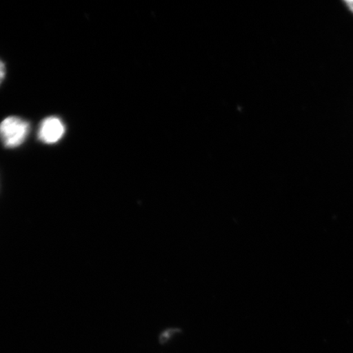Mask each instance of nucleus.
Returning <instances> with one entry per match:
<instances>
[{
	"label": "nucleus",
	"mask_w": 353,
	"mask_h": 353,
	"mask_svg": "<svg viewBox=\"0 0 353 353\" xmlns=\"http://www.w3.org/2000/svg\"><path fill=\"white\" fill-rule=\"evenodd\" d=\"M6 66H4V64L0 61V83L2 82L4 77H6Z\"/></svg>",
	"instance_id": "3"
},
{
	"label": "nucleus",
	"mask_w": 353,
	"mask_h": 353,
	"mask_svg": "<svg viewBox=\"0 0 353 353\" xmlns=\"http://www.w3.org/2000/svg\"><path fill=\"white\" fill-rule=\"evenodd\" d=\"M347 7L350 8V10L353 12V0H347L345 1Z\"/></svg>",
	"instance_id": "4"
},
{
	"label": "nucleus",
	"mask_w": 353,
	"mask_h": 353,
	"mask_svg": "<svg viewBox=\"0 0 353 353\" xmlns=\"http://www.w3.org/2000/svg\"><path fill=\"white\" fill-rule=\"evenodd\" d=\"M29 123L19 117H8L0 123V139L7 148L19 147L29 134Z\"/></svg>",
	"instance_id": "1"
},
{
	"label": "nucleus",
	"mask_w": 353,
	"mask_h": 353,
	"mask_svg": "<svg viewBox=\"0 0 353 353\" xmlns=\"http://www.w3.org/2000/svg\"><path fill=\"white\" fill-rule=\"evenodd\" d=\"M64 132L65 127L60 119L50 117L42 122L39 128V138L43 143H55L63 138Z\"/></svg>",
	"instance_id": "2"
}]
</instances>
